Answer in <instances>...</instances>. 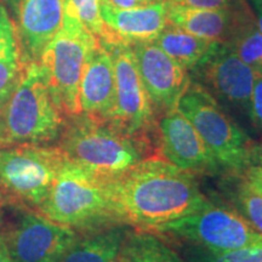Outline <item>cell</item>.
Instances as JSON below:
<instances>
[{"instance_id":"d6986e66","label":"cell","mask_w":262,"mask_h":262,"mask_svg":"<svg viewBox=\"0 0 262 262\" xmlns=\"http://www.w3.org/2000/svg\"><path fill=\"white\" fill-rule=\"evenodd\" d=\"M226 44L244 63L262 73V33L248 2L238 9L233 29Z\"/></svg>"},{"instance_id":"ba28073f","label":"cell","mask_w":262,"mask_h":262,"mask_svg":"<svg viewBox=\"0 0 262 262\" xmlns=\"http://www.w3.org/2000/svg\"><path fill=\"white\" fill-rule=\"evenodd\" d=\"M78 235L37 210L2 206L0 243L16 262H57Z\"/></svg>"},{"instance_id":"44dd1931","label":"cell","mask_w":262,"mask_h":262,"mask_svg":"<svg viewBox=\"0 0 262 262\" xmlns=\"http://www.w3.org/2000/svg\"><path fill=\"white\" fill-rule=\"evenodd\" d=\"M153 41L186 71L193 70L214 45L170 24Z\"/></svg>"},{"instance_id":"4dcf8cb0","label":"cell","mask_w":262,"mask_h":262,"mask_svg":"<svg viewBox=\"0 0 262 262\" xmlns=\"http://www.w3.org/2000/svg\"><path fill=\"white\" fill-rule=\"evenodd\" d=\"M248 3L250 4L251 9H253L258 28H260V31L262 33V0H249Z\"/></svg>"},{"instance_id":"8992f818","label":"cell","mask_w":262,"mask_h":262,"mask_svg":"<svg viewBox=\"0 0 262 262\" xmlns=\"http://www.w3.org/2000/svg\"><path fill=\"white\" fill-rule=\"evenodd\" d=\"M178 110L193 124L221 169L243 175L253 165L256 145L203 85L189 81Z\"/></svg>"},{"instance_id":"ac0fdd59","label":"cell","mask_w":262,"mask_h":262,"mask_svg":"<svg viewBox=\"0 0 262 262\" xmlns=\"http://www.w3.org/2000/svg\"><path fill=\"white\" fill-rule=\"evenodd\" d=\"M133 228L116 224L79 233L57 262H118L124 239Z\"/></svg>"},{"instance_id":"4fadbf2b","label":"cell","mask_w":262,"mask_h":262,"mask_svg":"<svg viewBox=\"0 0 262 262\" xmlns=\"http://www.w3.org/2000/svg\"><path fill=\"white\" fill-rule=\"evenodd\" d=\"M163 159L192 173H215L220 165L193 124L178 110L163 113L158 125Z\"/></svg>"},{"instance_id":"603a6c76","label":"cell","mask_w":262,"mask_h":262,"mask_svg":"<svg viewBox=\"0 0 262 262\" xmlns=\"http://www.w3.org/2000/svg\"><path fill=\"white\" fill-rule=\"evenodd\" d=\"M243 176V175H242ZM233 208L250 224L255 231L262 234V194L247 180H241L231 192Z\"/></svg>"},{"instance_id":"9c48e42d","label":"cell","mask_w":262,"mask_h":262,"mask_svg":"<svg viewBox=\"0 0 262 262\" xmlns=\"http://www.w3.org/2000/svg\"><path fill=\"white\" fill-rule=\"evenodd\" d=\"M149 231L217 253L262 242V234L255 231L234 208L210 201L192 214Z\"/></svg>"},{"instance_id":"8fae6325","label":"cell","mask_w":262,"mask_h":262,"mask_svg":"<svg viewBox=\"0 0 262 262\" xmlns=\"http://www.w3.org/2000/svg\"><path fill=\"white\" fill-rule=\"evenodd\" d=\"M189 72L195 77L194 81L203 85L215 98L249 116L255 71L226 42H214L208 54Z\"/></svg>"},{"instance_id":"277c9868","label":"cell","mask_w":262,"mask_h":262,"mask_svg":"<svg viewBox=\"0 0 262 262\" xmlns=\"http://www.w3.org/2000/svg\"><path fill=\"white\" fill-rule=\"evenodd\" d=\"M64 122L40 64L25 63L18 84L0 106V147L55 145Z\"/></svg>"},{"instance_id":"d6a6232c","label":"cell","mask_w":262,"mask_h":262,"mask_svg":"<svg viewBox=\"0 0 262 262\" xmlns=\"http://www.w3.org/2000/svg\"><path fill=\"white\" fill-rule=\"evenodd\" d=\"M0 262H16L15 258L10 255L6 249L0 243Z\"/></svg>"},{"instance_id":"83f0119b","label":"cell","mask_w":262,"mask_h":262,"mask_svg":"<svg viewBox=\"0 0 262 262\" xmlns=\"http://www.w3.org/2000/svg\"><path fill=\"white\" fill-rule=\"evenodd\" d=\"M183 6L206 10H231L237 8L243 0H169Z\"/></svg>"},{"instance_id":"d4e9b609","label":"cell","mask_w":262,"mask_h":262,"mask_svg":"<svg viewBox=\"0 0 262 262\" xmlns=\"http://www.w3.org/2000/svg\"><path fill=\"white\" fill-rule=\"evenodd\" d=\"M17 33L10 21L6 10L0 5V61L18 60Z\"/></svg>"},{"instance_id":"cb8c5ba5","label":"cell","mask_w":262,"mask_h":262,"mask_svg":"<svg viewBox=\"0 0 262 262\" xmlns=\"http://www.w3.org/2000/svg\"><path fill=\"white\" fill-rule=\"evenodd\" d=\"M63 5L77 16L98 40H108L110 35L101 15V0H63Z\"/></svg>"},{"instance_id":"836d02e7","label":"cell","mask_w":262,"mask_h":262,"mask_svg":"<svg viewBox=\"0 0 262 262\" xmlns=\"http://www.w3.org/2000/svg\"><path fill=\"white\" fill-rule=\"evenodd\" d=\"M2 201H0V216H2Z\"/></svg>"},{"instance_id":"f1b7e54d","label":"cell","mask_w":262,"mask_h":262,"mask_svg":"<svg viewBox=\"0 0 262 262\" xmlns=\"http://www.w3.org/2000/svg\"><path fill=\"white\" fill-rule=\"evenodd\" d=\"M156 2H158V0H101V4L116 9H130L135 8V6L148 5Z\"/></svg>"},{"instance_id":"7a4b0ae2","label":"cell","mask_w":262,"mask_h":262,"mask_svg":"<svg viewBox=\"0 0 262 262\" xmlns=\"http://www.w3.org/2000/svg\"><path fill=\"white\" fill-rule=\"evenodd\" d=\"M55 145L66 160L111 179L142 160L156 158L152 146L126 134L112 120L84 113L66 118Z\"/></svg>"},{"instance_id":"ffe728a7","label":"cell","mask_w":262,"mask_h":262,"mask_svg":"<svg viewBox=\"0 0 262 262\" xmlns=\"http://www.w3.org/2000/svg\"><path fill=\"white\" fill-rule=\"evenodd\" d=\"M118 262H186L163 235L133 228L124 239Z\"/></svg>"},{"instance_id":"9a60e30c","label":"cell","mask_w":262,"mask_h":262,"mask_svg":"<svg viewBox=\"0 0 262 262\" xmlns=\"http://www.w3.org/2000/svg\"><path fill=\"white\" fill-rule=\"evenodd\" d=\"M63 0H19V60L38 62L42 50L63 25Z\"/></svg>"},{"instance_id":"52a82bcc","label":"cell","mask_w":262,"mask_h":262,"mask_svg":"<svg viewBox=\"0 0 262 262\" xmlns=\"http://www.w3.org/2000/svg\"><path fill=\"white\" fill-rule=\"evenodd\" d=\"M64 162L56 145L0 147L2 205L39 211Z\"/></svg>"},{"instance_id":"6da1fadb","label":"cell","mask_w":262,"mask_h":262,"mask_svg":"<svg viewBox=\"0 0 262 262\" xmlns=\"http://www.w3.org/2000/svg\"><path fill=\"white\" fill-rule=\"evenodd\" d=\"M112 183L122 221L146 231L192 214L208 202L194 173L163 158L142 160Z\"/></svg>"},{"instance_id":"30bf717a","label":"cell","mask_w":262,"mask_h":262,"mask_svg":"<svg viewBox=\"0 0 262 262\" xmlns=\"http://www.w3.org/2000/svg\"><path fill=\"white\" fill-rule=\"evenodd\" d=\"M102 44L112 57L116 79V104L110 120L126 134L158 150V131L155 133L156 111L141 80L133 49L126 44Z\"/></svg>"},{"instance_id":"484cf974","label":"cell","mask_w":262,"mask_h":262,"mask_svg":"<svg viewBox=\"0 0 262 262\" xmlns=\"http://www.w3.org/2000/svg\"><path fill=\"white\" fill-rule=\"evenodd\" d=\"M25 62L21 60L0 61V106L5 102L21 79Z\"/></svg>"},{"instance_id":"e0dca14e","label":"cell","mask_w":262,"mask_h":262,"mask_svg":"<svg viewBox=\"0 0 262 262\" xmlns=\"http://www.w3.org/2000/svg\"><path fill=\"white\" fill-rule=\"evenodd\" d=\"M244 2L231 10H206L189 8L166 0L169 24L204 40L226 42L233 29L238 9Z\"/></svg>"},{"instance_id":"4316f807","label":"cell","mask_w":262,"mask_h":262,"mask_svg":"<svg viewBox=\"0 0 262 262\" xmlns=\"http://www.w3.org/2000/svg\"><path fill=\"white\" fill-rule=\"evenodd\" d=\"M249 118L253 120L255 126L262 131V73L255 72V79L251 94L250 113Z\"/></svg>"},{"instance_id":"2e32d148","label":"cell","mask_w":262,"mask_h":262,"mask_svg":"<svg viewBox=\"0 0 262 262\" xmlns=\"http://www.w3.org/2000/svg\"><path fill=\"white\" fill-rule=\"evenodd\" d=\"M116 104V79L110 51L102 42L90 55L79 86L80 113L110 119Z\"/></svg>"},{"instance_id":"5bb4252c","label":"cell","mask_w":262,"mask_h":262,"mask_svg":"<svg viewBox=\"0 0 262 262\" xmlns=\"http://www.w3.org/2000/svg\"><path fill=\"white\" fill-rule=\"evenodd\" d=\"M101 15L108 31L106 44L153 41L169 25L168 3L158 0L148 5L116 9L101 4Z\"/></svg>"},{"instance_id":"1f68e13d","label":"cell","mask_w":262,"mask_h":262,"mask_svg":"<svg viewBox=\"0 0 262 262\" xmlns=\"http://www.w3.org/2000/svg\"><path fill=\"white\" fill-rule=\"evenodd\" d=\"M253 165H256V166H260V168H262V142L260 143V145H256V147H255Z\"/></svg>"},{"instance_id":"3957f363","label":"cell","mask_w":262,"mask_h":262,"mask_svg":"<svg viewBox=\"0 0 262 262\" xmlns=\"http://www.w3.org/2000/svg\"><path fill=\"white\" fill-rule=\"evenodd\" d=\"M39 212L79 233L124 224L111 178L96 175L66 160Z\"/></svg>"},{"instance_id":"f546056e","label":"cell","mask_w":262,"mask_h":262,"mask_svg":"<svg viewBox=\"0 0 262 262\" xmlns=\"http://www.w3.org/2000/svg\"><path fill=\"white\" fill-rule=\"evenodd\" d=\"M243 176L256 191L262 194V168L256 165H251L250 168L245 170Z\"/></svg>"},{"instance_id":"7402d4cb","label":"cell","mask_w":262,"mask_h":262,"mask_svg":"<svg viewBox=\"0 0 262 262\" xmlns=\"http://www.w3.org/2000/svg\"><path fill=\"white\" fill-rule=\"evenodd\" d=\"M187 262H262V242L229 251H210L196 245L182 243Z\"/></svg>"},{"instance_id":"5b68a950","label":"cell","mask_w":262,"mask_h":262,"mask_svg":"<svg viewBox=\"0 0 262 262\" xmlns=\"http://www.w3.org/2000/svg\"><path fill=\"white\" fill-rule=\"evenodd\" d=\"M64 8L63 25L42 50L38 63L47 79L52 100L64 114H80L79 86L84 67L100 40Z\"/></svg>"},{"instance_id":"7c38bea8","label":"cell","mask_w":262,"mask_h":262,"mask_svg":"<svg viewBox=\"0 0 262 262\" xmlns=\"http://www.w3.org/2000/svg\"><path fill=\"white\" fill-rule=\"evenodd\" d=\"M130 47L155 111L165 113L178 107L180 97L191 81L187 71L168 56L155 41L136 42Z\"/></svg>"}]
</instances>
